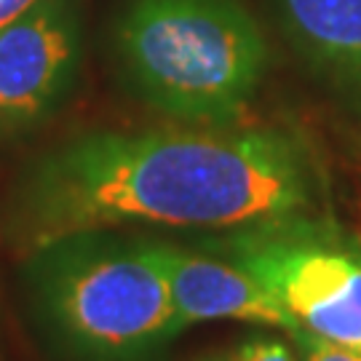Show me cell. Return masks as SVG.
I'll return each instance as SVG.
<instances>
[{
	"label": "cell",
	"mask_w": 361,
	"mask_h": 361,
	"mask_svg": "<svg viewBox=\"0 0 361 361\" xmlns=\"http://www.w3.org/2000/svg\"><path fill=\"white\" fill-rule=\"evenodd\" d=\"M292 337H295L297 350H300V361H361V350L345 348L340 343L310 335L305 329L295 332Z\"/></svg>",
	"instance_id": "8"
},
{
	"label": "cell",
	"mask_w": 361,
	"mask_h": 361,
	"mask_svg": "<svg viewBox=\"0 0 361 361\" xmlns=\"http://www.w3.org/2000/svg\"><path fill=\"white\" fill-rule=\"evenodd\" d=\"M222 255L244 265L310 335L361 350V252L310 219L233 233Z\"/></svg>",
	"instance_id": "4"
},
{
	"label": "cell",
	"mask_w": 361,
	"mask_h": 361,
	"mask_svg": "<svg viewBox=\"0 0 361 361\" xmlns=\"http://www.w3.org/2000/svg\"><path fill=\"white\" fill-rule=\"evenodd\" d=\"M233 361H300L286 348L281 340H273V337H249L241 348L235 350Z\"/></svg>",
	"instance_id": "9"
},
{
	"label": "cell",
	"mask_w": 361,
	"mask_h": 361,
	"mask_svg": "<svg viewBox=\"0 0 361 361\" xmlns=\"http://www.w3.org/2000/svg\"><path fill=\"white\" fill-rule=\"evenodd\" d=\"M80 62L75 0H38L0 27V137L40 126L62 104Z\"/></svg>",
	"instance_id": "5"
},
{
	"label": "cell",
	"mask_w": 361,
	"mask_h": 361,
	"mask_svg": "<svg viewBox=\"0 0 361 361\" xmlns=\"http://www.w3.org/2000/svg\"><path fill=\"white\" fill-rule=\"evenodd\" d=\"M316 174L302 145L273 129L99 131L27 174L13 209L27 249L129 225L259 231L308 219Z\"/></svg>",
	"instance_id": "1"
},
{
	"label": "cell",
	"mask_w": 361,
	"mask_h": 361,
	"mask_svg": "<svg viewBox=\"0 0 361 361\" xmlns=\"http://www.w3.org/2000/svg\"><path fill=\"white\" fill-rule=\"evenodd\" d=\"M38 0H0V27L13 22L16 16H22L27 8H32Z\"/></svg>",
	"instance_id": "10"
},
{
	"label": "cell",
	"mask_w": 361,
	"mask_h": 361,
	"mask_svg": "<svg viewBox=\"0 0 361 361\" xmlns=\"http://www.w3.org/2000/svg\"><path fill=\"white\" fill-rule=\"evenodd\" d=\"M153 255L164 265L174 302V313L182 332L193 324L207 322H255L276 326L289 335L300 332L286 308L259 284L244 265L231 257H207L201 252H188L169 241H155Z\"/></svg>",
	"instance_id": "6"
},
{
	"label": "cell",
	"mask_w": 361,
	"mask_h": 361,
	"mask_svg": "<svg viewBox=\"0 0 361 361\" xmlns=\"http://www.w3.org/2000/svg\"><path fill=\"white\" fill-rule=\"evenodd\" d=\"M116 40L134 91L188 123H233L268 65L265 38L238 0H131Z\"/></svg>",
	"instance_id": "3"
},
{
	"label": "cell",
	"mask_w": 361,
	"mask_h": 361,
	"mask_svg": "<svg viewBox=\"0 0 361 361\" xmlns=\"http://www.w3.org/2000/svg\"><path fill=\"white\" fill-rule=\"evenodd\" d=\"M295 43L326 78L361 86V0H279Z\"/></svg>",
	"instance_id": "7"
},
{
	"label": "cell",
	"mask_w": 361,
	"mask_h": 361,
	"mask_svg": "<svg viewBox=\"0 0 361 361\" xmlns=\"http://www.w3.org/2000/svg\"><path fill=\"white\" fill-rule=\"evenodd\" d=\"M27 289L67 361H153L182 332L150 238L86 231L30 249Z\"/></svg>",
	"instance_id": "2"
}]
</instances>
